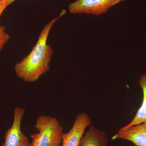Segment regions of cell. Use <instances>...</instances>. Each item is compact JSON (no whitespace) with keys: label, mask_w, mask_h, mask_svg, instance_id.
Here are the masks:
<instances>
[{"label":"cell","mask_w":146,"mask_h":146,"mask_svg":"<svg viewBox=\"0 0 146 146\" xmlns=\"http://www.w3.org/2000/svg\"><path fill=\"white\" fill-rule=\"evenodd\" d=\"M139 84L143 90V102L133 119L128 124L123 127L124 128L129 127L139 124L146 123V74H143L141 76Z\"/></svg>","instance_id":"ba28073f"},{"label":"cell","mask_w":146,"mask_h":146,"mask_svg":"<svg viewBox=\"0 0 146 146\" xmlns=\"http://www.w3.org/2000/svg\"><path fill=\"white\" fill-rule=\"evenodd\" d=\"M91 118L86 112L78 114L70 130L62 134L61 146H80L85 129L91 125Z\"/></svg>","instance_id":"5b68a950"},{"label":"cell","mask_w":146,"mask_h":146,"mask_svg":"<svg viewBox=\"0 0 146 146\" xmlns=\"http://www.w3.org/2000/svg\"><path fill=\"white\" fill-rule=\"evenodd\" d=\"M25 112L23 108H15L13 124L6 131L5 142L2 146H32L28 137L21 130V123Z\"/></svg>","instance_id":"277c9868"},{"label":"cell","mask_w":146,"mask_h":146,"mask_svg":"<svg viewBox=\"0 0 146 146\" xmlns=\"http://www.w3.org/2000/svg\"><path fill=\"white\" fill-rule=\"evenodd\" d=\"M7 6V0H0V17Z\"/></svg>","instance_id":"30bf717a"},{"label":"cell","mask_w":146,"mask_h":146,"mask_svg":"<svg viewBox=\"0 0 146 146\" xmlns=\"http://www.w3.org/2000/svg\"><path fill=\"white\" fill-rule=\"evenodd\" d=\"M10 39V36L6 32L5 27L0 26V51L3 49L5 45Z\"/></svg>","instance_id":"9c48e42d"},{"label":"cell","mask_w":146,"mask_h":146,"mask_svg":"<svg viewBox=\"0 0 146 146\" xmlns=\"http://www.w3.org/2000/svg\"><path fill=\"white\" fill-rule=\"evenodd\" d=\"M35 127L38 133L32 136V146H61L63 127L56 117L46 115L39 116Z\"/></svg>","instance_id":"7a4b0ae2"},{"label":"cell","mask_w":146,"mask_h":146,"mask_svg":"<svg viewBox=\"0 0 146 146\" xmlns=\"http://www.w3.org/2000/svg\"><path fill=\"white\" fill-rule=\"evenodd\" d=\"M108 141L105 132L91 125L82 136L80 146H108Z\"/></svg>","instance_id":"52a82bcc"},{"label":"cell","mask_w":146,"mask_h":146,"mask_svg":"<svg viewBox=\"0 0 146 146\" xmlns=\"http://www.w3.org/2000/svg\"><path fill=\"white\" fill-rule=\"evenodd\" d=\"M117 139L129 141L135 146H146V123L121 128L112 138V140Z\"/></svg>","instance_id":"8992f818"},{"label":"cell","mask_w":146,"mask_h":146,"mask_svg":"<svg viewBox=\"0 0 146 146\" xmlns=\"http://www.w3.org/2000/svg\"><path fill=\"white\" fill-rule=\"evenodd\" d=\"M16 0H7V6L10 5L13 2L15 1Z\"/></svg>","instance_id":"8fae6325"},{"label":"cell","mask_w":146,"mask_h":146,"mask_svg":"<svg viewBox=\"0 0 146 146\" xmlns=\"http://www.w3.org/2000/svg\"><path fill=\"white\" fill-rule=\"evenodd\" d=\"M66 13L63 10L60 15L50 21L42 30L36 45L28 55L14 66L16 75L27 82H34L50 70L53 50L47 44L48 36L54 24Z\"/></svg>","instance_id":"6da1fadb"},{"label":"cell","mask_w":146,"mask_h":146,"mask_svg":"<svg viewBox=\"0 0 146 146\" xmlns=\"http://www.w3.org/2000/svg\"><path fill=\"white\" fill-rule=\"evenodd\" d=\"M125 0H77L70 3L69 11L73 14H92L100 16L114 6Z\"/></svg>","instance_id":"3957f363"}]
</instances>
